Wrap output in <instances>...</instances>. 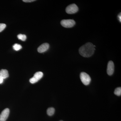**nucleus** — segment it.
I'll return each mask as SVG.
<instances>
[{
  "instance_id": "nucleus-1",
  "label": "nucleus",
  "mask_w": 121,
  "mask_h": 121,
  "mask_svg": "<svg viewBox=\"0 0 121 121\" xmlns=\"http://www.w3.org/2000/svg\"><path fill=\"white\" fill-rule=\"evenodd\" d=\"M95 47V45L91 43H87L79 48V52L80 55L83 57H90L94 52Z\"/></svg>"
},
{
  "instance_id": "nucleus-2",
  "label": "nucleus",
  "mask_w": 121,
  "mask_h": 121,
  "mask_svg": "<svg viewBox=\"0 0 121 121\" xmlns=\"http://www.w3.org/2000/svg\"><path fill=\"white\" fill-rule=\"evenodd\" d=\"M81 81L84 85L87 86L90 83L91 78L89 75L84 72H82L80 74Z\"/></svg>"
},
{
  "instance_id": "nucleus-3",
  "label": "nucleus",
  "mask_w": 121,
  "mask_h": 121,
  "mask_svg": "<svg viewBox=\"0 0 121 121\" xmlns=\"http://www.w3.org/2000/svg\"><path fill=\"white\" fill-rule=\"evenodd\" d=\"M60 24L62 26L64 27L69 28L74 26L75 22L73 20H63L61 21Z\"/></svg>"
},
{
  "instance_id": "nucleus-4",
  "label": "nucleus",
  "mask_w": 121,
  "mask_h": 121,
  "mask_svg": "<svg viewBox=\"0 0 121 121\" xmlns=\"http://www.w3.org/2000/svg\"><path fill=\"white\" fill-rule=\"evenodd\" d=\"M78 11V8L75 4L69 5L66 8V12L68 14L76 13Z\"/></svg>"
},
{
  "instance_id": "nucleus-5",
  "label": "nucleus",
  "mask_w": 121,
  "mask_h": 121,
  "mask_svg": "<svg viewBox=\"0 0 121 121\" xmlns=\"http://www.w3.org/2000/svg\"><path fill=\"white\" fill-rule=\"evenodd\" d=\"M43 76V73L39 71L36 72L32 78L30 79L29 81L31 83H35L41 79Z\"/></svg>"
},
{
  "instance_id": "nucleus-6",
  "label": "nucleus",
  "mask_w": 121,
  "mask_h": 121,
  "mask_svg": "<svg viewBox=\"0 0 121 121\" xmlns=\"http://www.w3.org/2000/svg\"><path fill=\"white\" fill-rule=\"evenodd\" d=\"M9 113V108L4 109L0 114V121H5L8 117Z\"/></svg>"
},
{
  "instance_id": "nucleus-7",
  "label": "nucleus",
  "mask_w": 121,
  "mask_h": 121,
  "mask_svg": "<svg viewBox=\"0 0 121 121\" xmlns=\"http://www.w3.org/2000/svg\"><path fill=\"white\" fill-rule=\"evenodd\" d=\"M114 70V66L112 61H109L108 62L107 67V73L109 75H111L113 73Z\"/></svg>"
},
{
  "instance_id": "nucleus-8",
  "label": "nucleus",
  "mask_w": 121,
  "mask_h": 121,
  "mask_svg": "<svg viewBox=\"0 0 121 121\" xmlns=\"http://www.w3.org/2000/svg\"><path fill=\"white\" fill-rule=\"evenodd\" d=\"M50 45L49 44L45 43L43 44L38 48L37 51L39 53H43L46 52L49 48Z\"/></svg>"
},
{
  "instance_id": "nucleus-9",
  "label": "nucleus",
  "mask_w": 121,
  "mask_h": 121,
  "mask_svg": "<svg viewBox=\"0 0 121 121\" xmlns=\"http://www.w3.org/2000/svg\"><path fill=\"white\" fill-rule=\"evenodd\" d=\"M0 76L3 79H5L9 76L8 72L6 69H1L0 71Z\"/></svg>"
},
{
  "instance_id": "nucleus-10",
  "label": "nucleus",
  "mask_w": 121,
  "mask_h": 121,
  "mask_svg": "<svg viewBox=\"0 0 121 121\" xmlns=\"http://www.w3.org/2000/svg\"><path fill=\"white\" fill-rule=\"evenodd\" d=\"M55 112V109L53 107H50L48 108L47 110V113L48 115L52 116L54 114Z\"/></svg>"
},
{
  "instance_id": "nucleus-11",
  "label": "nucleus",
  "mask_w": 121,
  "mask_h": 121,
  "mask_svg": "<svg viewBox=\"0 0 121 121\" xmlns=\"http://www.w3.org/2000/svg\"><path fill=\"white\" fill-rule=\"evenodd\" d=\"M114 94L117 96H120L121 95V87H117L115 90Z\"/></svg>"
},
{
  "instance_id": "nucleus-12",
  "label": "nucleus",
  "mask_w": 121,
  "mask_h": 121,
  "mask_svg": "<svg viewBox=\"0 0 121 121\" xmlns=\"http://www.w3.org/2000/svg\"><path fill=\"white\" fill-rule=\"evenodd\" d=\"M13 49L15 51H19L22 48V47L21 45L18 44H15L13 46Z\"/></svg>"
},
{
  "instance_id": "nucleus-13",
  "label": "nucleus",
  "mask_w": 121,
  "mask_h": 121,
  "mask_svg": "<svg viewBox=\"0 0 121 121\" xmlns=\"http://www.w3.org/2000/svg\"><path fill=\"white\" fill-rule=\"evenodd\" d=\"M17 38L23 41H25L26 39V35L19 34L17 35Z\"/></svg>"
},
{
  "instance_id": "nucleus-14",
  "label": "nucleus",
  "mask_w": 121,
  "mask_h": 121,
  "mask_svg": "<svg viewBox=\"0 0 121 121\" xmlns=\"http://www.w3.org/2000/svg\"><path fill=\"white\" fill-rule=\"evenodd\" d=\"M6 25L4 23L0 24V32L2 31L6 27Z\"/></svg>"
},
{
  "instance_id": "nucleus-15",
  "label": "nucleus",
  "mask_w": 121,
  "mask_h": 121,
  "mask_svg": "<svg viewBox=\"0 0 121 121\" xmlns=\"http://www.w3.org/2000/svg\"><path fill=\"white\" fill-rule=\"evenodd\" d=\"M35 1V0H23V1L25 2H30Z\"/></svg>"
},
{
  "instance_id": "nucleus-16",
  "label": "nucleus",
  "mask_w": 121,
  "mask_h": 121,
  "mask_svg": "<svg viewBox=\"0 0 121 121\" xmlns=\"http://www.w3.org/2000/svg\"><path fill=\"white\" fill-rule=\"evenodd\" d=\"M118 18L119 20V22H121V13H119L118 16Z\"/></svg>"
},
{
  "instance_id": "nucleus-17",
  "label": "nucleus",
  "mask_w": 121,
  "mask_h": 121,
  "mask_svg": "<svg viewBox=\"0 0 121 121\" xmlns=\"http://www.w3.org/2000/svg\"><path fill=\"white\" fill-rule=\"evenodd\" d=\"M3 81H4V79L0 76V84L2 83L3 82Z\"/></svg>"
},
{
  "instance_id": "nucleus-18",
  "label": "nucleus",
  "mask_w": 121,
  "mask_h": 121,
  "mask_svg": "<svg viewBox=\"0 0 121 121\" xmlns=\"http://www.w3.org/2000/svg\"></svg>"
}]
</instances>
